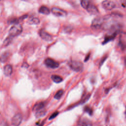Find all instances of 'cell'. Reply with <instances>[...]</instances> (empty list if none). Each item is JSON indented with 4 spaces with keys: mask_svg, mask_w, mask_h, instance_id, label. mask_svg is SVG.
Returning <instances> with one entry per match:
<instances>
[{
    "mask_svg": "<svg viewBox=\"0 0 126 126\" xmlns=\"http://www.w3.org/2000/svg\"><path fill=\"white\" fill-rule=\"evenodd\" d=\"M23 29L21 25L19 24H15L13 26L9 31V35L12 37L19 35L22 32Z\"/></svg>",
    "mask_w": 126,
    "mask_h": 126,
    "instance_id": "obj_1",
    "label": "cell"
},
{
    "mask_svg": "<svg viewBox=\"0 0 126 126\" xmlns=\"http://www.w3.org/2000/svg\"><path fill=\"white\" fill-rule=\"evenodd\" d=\"M68 64L70 68L76 72L80 71L83 68V63L79 61H71Z\"/></svg>",
    "mask_w": 126,
    "mask_h": 126,
    "instance_id": "obj_2",
    "label": "cell"
},
{
    "mask_svg": "<svg viewBox=\"0 0 126 126\" xmlns=\"http://www.w3.org/2000/svg\"><path fill=\"white\" fill-rule=\"evenodd\" d=\"M105 18L102 17H97L94 19L92 22L91 28L94 30L99 29L103 25Z\"/></svg>",
    "mask_w": 126,
    "mask_h": 126,
    "instance_id": "obj_3",
    "label": "cell"
},
{
    "mask_svg": "<svg viewBox=\"0 0 126 126\" xmlns=\"http://www.w3.org/2000/svg\"><path fill=\"white\" fill-rule=\"evenodd\" d=\"M51 12L53 15L57 17H65L67 15V12L60 8L54 7L51 9Z\"/></svg>",
    "mask_w": 126,
    "mask_h": 126,
    "instance_id": "obj_4",
    "label": "cell"
},
{
    "mask_svg": "<svg viewBox=\"0 0 126 126\" xmlns=\"http://www.w3.org/2000/svg\"><path fill=\"white\" fill-rule=\"evenodd\" d=\"M101 4L103 8L107 10H112L116 6L115 2L110 0H104L102 2Z\"/></svg>",
    "mask_w": 126,
    "mask_h": 126,
    "instance_id": "obj_5",
    "label": "cell"
},
{
    "mask_svg": "<svg viewBox=\"0 0 126 126\" xmlns=\"http://www.w3.org/2000/svg\"><path fill=\"white\" fill-rule=\"evenodd\" d=\"M44 63L47 66L52 69L58 68L59 66V63L58 62L50 58L46 59L45 60Z\"/></svg>",
    "mask_w": 126,
    "mask_h": 126,
    "instance_id": "obj_6",
    "label": "cell"
},
{
    "mask_svg": "<svg viewBox=\"0 0 126 126\" xmlns=\"http://www.w3.org/2000/svg\"><path fill=\"white\" fill-rule=\"evenodd\" d=\"M22 116L21 114L18 113L15 114L12 118L11 124L14 126H19L22 122Z\"/></svg>",
    "mask_w": 126,
    "mask_h": 126,
    "instance_id": "obj_7",
    "label": "cell"
},
{
    "mask_svg": "<svg viewBox=\"0 0 126 126\" xmlns=\"http://www.w3.org/2000/svg\"><path fill=\"white\" fill-rule=\"evenodd\" d=\"M39 34L41 38L45 41H49L52 40V36L45 32L43 29H42L39 31Z\"/></svg>",
    "mask_w": 126,
    "mask_h": 126,
    "instance_id": "obj_8",
    "label": "cell"
},
{
    "mask_svg": "<svg viewBox=\"0 0 126 126\" xmlns=\"http://www.w3.org/2000/svg\"><path fill=\"white\" fill-rule=\"evenodd\" d=\"M86 10L89 13L93 15H95L98 13V10L97 7L92 2L89 5Z\"/></svg>",
    "mask_w": 126,
    "mask_h": 126,
    "instance_id": "obj_9",
    "label": "cell"
},
{
    "mask_svg": "<svg viewBox=\"0 0 126 126\" xmlns=\"http://www.w3.org/2000/svg\"><path fill=\"white\" fill-rule=\"evenodd\" d=\"M45 105V103L44 102H40L35 104L33 107V111L35 112L40 111L42 109H44V108Z\"/></svg>",
    "mask_w": 126,
    "mask_h": 126,
    "instance_id": "obj_10",
    "label": "cell"
},
{
    "mask_svg": "<svg viewBox=\"0 0 126 126\" xmlns=\"http://www.w3.org/2000/svg\"><path fill=\"white\" fill-rule=\"evenodd\" d=\"M3 73L6 76H9L12 73V67L10 64H7L3 68Z\"/></svg>",
    "mask_w": 126,
    "mask_h": 126,
    "instance_id": "obj_11",
    "label": "cell"
},
{
    "mask_svg": "<svg viewBox=\"0 0 126 126\" xmlns=\"http://www.w3.org/2000/svg\"><path fill=\"white\" fill-rule=\"evenodd\" d=\"M80 126H93L91 121L86 118H84L80 120Z\"/></svg>",
    "mask_w": 126,
    "mask_h": 126,
    "instance_id": "obj_12",
    "label": "cell"
},
{
    "mask_svg": "<svg viewBox=\"0 0 126 126\" xmlns=\"http://www.w3.org/2000/svg\"><path fill=\"white\" fill-rule=\"evenodd\" d=\"M38 12L41 14L45 15H49L50 12L49 9L45 6H41L38 10Z\"/></svg>",
    "mask_w": 126,
    "mask_h": 126,
    "instance_id": "obj_13",
    "label": "cell"
},
{
    "mask_svg": "<svg viewBox=\"0 0 126 126\" xmlns=\"http://www.w3.org/2000/svg\"><path fill=\"white\" fill-rule=\"evenodd\" d=\"M40 23V20L38 18L36 17H32L29 19L28 24L29 25H38Z\"/></svg>",
    "mask_w": 126,
    "mask_h": 126,
    "instance_id": "obj_14",
    "label": "cell"
},
{
    "mask_svg": "<svg viewBox=\"0 0 126 126\" xmlns=\"http://www.w3.org/2000/svg\"><path fill=\"white\" fill-rule=\"evenodd\" d=\"M51 79L56 83H59L63 81V78L59 75H52L51 77Z\"/></svg>",
    "mask_w": 126,
    "mask_h": 126,
    "instance_id": "obj_15",
    "label": "cell"
},
{
    "mask_svg": "<svg viewBox=\"0 0 126 126\" xmlns=\"http://www.w3.org/2000/svg\"><path fill=\"white\" fill-rule=\"evenodd\" d=\"M91 3V0H81V4L82 7L84 9H87L89 5Z\"/></svg>",
    "mask_w": 126,
    "mask_h": 126,
    "instance_id": "obj_16",
    "label": "cell"
},
{
    "mask_svg": "<svg viewBox=\"0 0 126 126\" xmlns=\"http://www.w3.org/2000/svg\"><path fill=\"white\" fill-rule=\"evenodd\" d=\"M63 94V90H60L56 93V94L54 95V98L57 99H59L62 96Z\"/></svg>",
    "mask_w": 126,
    "mask_h": 126,
    "instance_id": "obj_17",
    "label": "cell"
},
{
    "mask_svg": "<svg viewBox=\"0 0 126 126\" xmlns=\"http://www.w3.org/2000/svg\"><path fill=\"white\" fill-rule=\"evenodd\" d=\"M12 38H13V37L9 36V35L8 37H7V38H6V39L4 40V41L3 42V45L5 46H7L12 41Z\"/></svg>",
    "mask_w": 126,
    "mask_h": 126,
    "instance_id": "obj_18",
    "label": "cell"
},
{
    "mask_svg": "<svg viewBox=\"0 0 126 126\" xmlns=\"http://www.w3.org/2000/svg\"><path fill=\"white\" fill-rule=\"evenodd\" d=\"M45 113H46L45 110L42 109L40 111L35 112V115L37 117H41V116H43V115H44Z\"/></svg>",
    "mask_w": 126,
    "mask_h": 126,
    "instance_id": "obj_19",
    "label": "cell"
},
{
    "mask_svg": "<svg viewBox=\"0 0 126 126\" xmlns=\"http://www.w3.org/2000/svg\"><path fill=\"white\" fill-rule=\"evenodd\" d=\"M84 111H85L86 112L88 113L90 115H92V114H93V110H92V109L91 107H90L89 106H86L84 107Z\"/></svg>",
    "mask_w": 126,
    "mask_h": 126,
    "instance_id": "obj_20",
    "label": "cell"
},
{
    "mask_svg": "<svg viewBox=\"0 0 126 126\" xmlns=\"http://www.w3.org/2000/svg\"><path fill=\"white\" fill-rule=\"evenodd\" d=\"M8 56V53H4L1 56V62H5L6 59H7Z\"/></svg>",
    "mask_w": 126,
    "mask_h": 126,
    "instance_id": "obj_21",
    "label": "cell"
},
{
    "mask_svg": "<svg viewBox=\"0 0 126 126\" xmlns=\"http://www.w3.org/2000/svg\"><path fill=\"white\" fill-rule=\"evenodd\" d=\"M90 94H87V95L84 98H83V99L81 101V103L82 104V103H85L86 101H87L89 99V98H90Z\"/></svg>",
    "mask_w": 126,
    "mask_h": 126,
    "instance_id": "obj_22",
    "label": "cell"
},
{
    "mask_svg": "<svg viewBox=\"0 0 126 126\" xmlns=\"http://www.w3.org/2000/svg\"><path fill=\"white\" fill-rule=\"evenodd\" d=\"M59 114V112H54V113H53L51 116L49 117V120H52V119H53L54 118H55L57 116V115H58Z\"/></svg>",
    "mask_w": 126,
    "mask_h": 126,
    "instance_id": "obj_23",
    "label": "cell"
},
{
    "mask_svg": "<svg viewBox=\"0 0 126 126\" xmlns=\"http://www.w3.org/2000/svg\"><path fill=\"white\" fill-rule=\"evenodd\" d=\"M0 126H8L7 123H6V122H5L4 121L2 120L0 122Z\"/></svg>",
    "mask_w": 126,
    "mask_h": 126,
    "instance_id": "obj_24",
    "label": "cell"
},
{
    "mask_svg": "<svg viewBox=\"0 0 126 126\" xmlns=\"http://www.w3.org/2000/svg\"><path fill=\"white\" fill-rule=\"evenodd\" d=\"M121 4L123 7L126 8V0H123L122 1Z\"/></svg>",
    "mask_w": 126,
    "mask_h": 126,
    "instance_id": "obj_25",
    "label": "cell"
},
{
    "mask_svg": "<svg viewBox=\"0 0 126 126\" xmlns=\"http://www.w3.org/2000/svg\"><path fill=\"white\" fill-rule=\"evenodd\" d=\"M89 57H90V54H89V55H88V56L86 57V59H85V62H86V61H87L88 60V59H89Z\"/></svg>",
    "mask_w": 126,
    "mask_h": 126,
    "instance_id": "obj_26",
    "label": "cell"
},
{
    "mask_svg": "<svg viewBox=\"0 0 126 126\" xmlns=\"http://www.w3.org/2000/svg\"><path fill=\"white\" fill-rule=\"evenodd\" d=\"M125 64L126 65V57L125 58Z\"/></svg>",
    "mask_w": 126,
    "mask_h": 126,
    "instance_id": "obj_27",
    "label": "cell"
},
{
    "mask_svg": "<svg viewBox=\"0 0 126 126\" xmlns=\"http://www.w3.org/2000/svg\"><path fill=\"white\" fill-rule=\"evenodd\" d=\"M24 0V1H27V0Z\"/></svg>",
    "mask_w": 126,
    "mask_h": 126,
    "instance_id": "obj_28",
    "label": "cell"
}]
</instances>
